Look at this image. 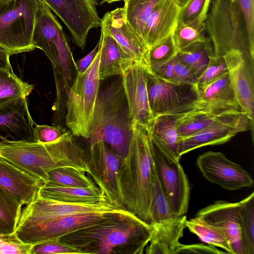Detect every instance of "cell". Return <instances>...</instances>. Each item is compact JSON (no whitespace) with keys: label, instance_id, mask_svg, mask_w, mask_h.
<instances>
[{"label":"cell","instance_id":"d590c367","mask_svg":"<svg viewBox=\"0 0 254 254\" xmlns=\"http://www.w3.org/2000/svg\"><path fill=\"white\" fill-rule=\"evenodd\" d=\"M176 216H178L173 212L157 175L149 210V223L152 226Z\"/></svg>","mask_w":254,"mask_h":254},{"label":"cell","instance_id":"6da1fadb","mask_svg":"<svg viewBox=\"0 0 254 254\" xmlns=\"http://www.w3.org/2000/svg\"><path fill=\"white\" fill-rule=\"evenodd\" d=\"M153 227L132 213L67 234L59 241L81 254H142Z\"/></svg>","mask_w":254,"mask_h":254},{"label":"cell","instance_id":"9a60e30c","mask_svg":"<svg viewBox=\"0 0 254 254\" xmlns=\"http://www.w3.org/2000/svg\"><path fill=\"white\" fill-rule=\"evenodd\" d=\"M240 208L241 201L218 200L199 210L195 216L220 230L228 240L234 254H251L243 235Z\"/></svg>","mask_w":254,"mask_h":254},{"label":"cell","instance_id":"d6a6232c","mask_svg":"<svg viewBox=\"0 0 254 254\" xmlns=\"http://www.w3.org/2000/svg\"><path fill=\"white\" fill-rule=\"evenodd\" d=\"M22 205L0 187V234L15 232L20 220Z\"/></svg>","mask_w":254,"mask_h":254},{"label":"cell","instance_id":"30bf717a","mask_svg":"<svg viewBox=\"0 0 254 254\" xmlns=\"http://www.w3.org/2000/svg\"><path fill=\"white\" fill-rule=\"evenodd\" d=\"M156 172L174 214L180 216L188 211L190 186L179 160L160 140L150 135Z\"/></svg>","mask_w":254,"mask_h":254},{"label":"cell","instance_id":"277c9868","mask_svg":"<svg viewBox=\"0 0 254 254\" xmlns=\"http://www.w3.org/2000/svg\"><path fill=\"white\" fill-rule=\"evenodd\" d=\"M33 44L45 53L52 64L56 89L53 108L64 112L78 70L62 25L42 0H38Z\"/></svg>","mask_w":254,"mask_h":254},{"label":"cell","instance_id":"e575fe53","mask_svg":"<svg viewBox=\"0 0 254 254\" xmlns=\"http://www.w3.org/2000/svg\"><path fill=\"white\" fill-rule=\"evenodd\" d=\"M86 174L71 168H58L48 172L46 181L66 187L81 188L97 187Z\"/></svg>","mask_w":254,"mask_h":254},{"label":"cell","instance_id":"7bdbcfd3","mask_svg":"<svg viewBox=\"0 0 254 254\" xmlns=\"http://www.w3.org/2000/svg\"><path fill=\"white\" fill-rule=\"evenodd\" d=\"M174 80L183 83L195 85L198 76L190 67L182 63L177 55L174 58L173 66Z\"/></svg>","mask_w":254,"mask_h":254},{"label":"cell","instance_id":"c3c4849f","mask_svg":"<svg viewBox=\"0 0 254 254\" xmlns=\"http://www.w3.org/2000/svg\"><path fill=\"white\" fill-rule=\"evenodd\" d=\"M190 0H175L176 3L180 8L185 6Z\"/></svg>","mask_w":254,"mask_h":254},{"label":"cell","instance_id":"4dcf8cb0","mask_svg":"<svg viewBox=\"0 0 254 254\" xmlns=\"http://www.w3.org/2000/svg\"><path fill=\"white\" fill-rule=\"evenodd\" d=\"M212 55V48L207 36L204 41L193 43L177 53L179 60L192 69L198 77L206 68Z\"/></svg>","mask_w":254,"mask_h":254},{"label":"cell","instance_id":"7c38bea8","mask_svg":"<svg viewBox=\"0 0 254 254\" xmlns=\"http://www.w3.org/2000/svg\"><path fill=\"white\" fill-rule=\"evenodd\" d=\"M147 90L153 118L187 112L197 98L195 85L166 80L153 73L148 75Z\"/></svg>","mask_w":254,"mask_h":254},{"label":"cell","instance_id":"7402d4cb","mask_svg":"<svg viewBox=\"0 0 254 254\" xmlns=\"http://www.w3.org/2000/svg\"><path fill=\"white\" fill-rule=\"evenodd\" d=\"M44 183L0 157V187L22 205L32 201Z\"/></svg>","mask_w":254,"mask_h":254},{"label":"cell","instance_id":"7dc6e473","mask_svg":"<svg viewBox=\"0 0 254 254\" xmlns=\"http://www.w3.org/2000/svg\"><path fill=\"white\" fill-rule=\"evenodd\" d=\"M9 52L0 45V69L12 70L9 62Z\"/></svg>","mask_w":254,"mask_h":254},{"label":"cell","instance_id":"b9f144b4","mask_svg":"<svg viewBox=\"0 0 254 254\" xmlns=\"http://www.w3.org/2000/svg\"><path fill=\"white\" fill-rule=\"evenodd\" d=\"M211 0H190L181 9L178 24L189 23L195 19L204 9L208 8Z\"/></svg>","mask_w":254,"mask_h":254},{"label":"cell","instance_id":"f6af8a7d","mask_svg":"<svg viewBox=\"0 0 254 254\" xmlns=\"http://www.w3.org/2000/svg\"><path fill=\"white\" fill-rule=\"evenodd\" d=\"M223 252L218 250L216 247L208 244H193L190 245L181 244L178 248L177 254H225Z\"/></svg>","mask_w":254,"mask_h":254},{"label":"cell","instance_id":"484cf974","mask_svg":"<svg viewBox=\"0 0 254 254\" xmlns=\"http://www.w3.org/2000/svg\"><path fill=\"white\" fill-rule=\"evenodd\" d=\"M100 27L102 48L99 77L101 81L112 76H121L128 66L120 45L105 28Z\"/></svg>","mask_w":254,"mask_h":254},{"label":"cell","instance_id":"8fae6325","mask_svg":"<svg viewBox=\"0 0 254 254\" xmlns=\"http://www.w3.org/2000/svg\"><path fill=\"white\" fill-rule=\"evenodd\" d=\"M86 157L89 175L102 193L111 204L126 209L119 181V171L123 158L102 142L89 144Z\"/></svg>","mask_w":254,"mask_h":254},{"label":"cell","instance_id":"83f0119b","mask_svg":"<svg viewBox=\"0 0 254 254\" xmlns=\"http://www.w3.org/2000/svg\"><path fill=\"white\" fill-rule=\"evenodd\" d=\"M150 134L158 138L180 160L178 152L180 137L177 114L160 115L154 118L147 127Z\"/></svg>","mask_w":254,"mask_h":254},{"label":"cell","instance_id":"f546056e","mask_svg":"<svg viewBox=\"0 0 254 254\" xmlns=\"http://www.w3.org/2000/svg\"><path fill=\"white\" fill-rule=\"evenodd\" d=\"M208 9L209 8L204 9L195 19L189 23L177 25L173 34L178 51L205 40V22Z\"/></svg>","mask_w":254,"mask_h":254},{"label":"cell","instance_id":"f35d334b","mask_svg":"<svg viewBox=\"0 0 254 254\" xmlns=\"http://www.w3.org/2000/svg\"><path fill=\"white\" fill-rule=\"evenodd\" d=\"M228 72L223 57L211 55L208 64L197 78L196 87L208 84Z\"/></svg>","mask_w":254,"mask_h":254},{"label":"cell","instance_id":"7a4b0ae2","mask_svg":"<svg viewBox=\"0 0 254 254\" xmlns=\"http://www.w3.org/2000/svg\"><path fill=\"white\" fill-rule=\"evenodd\" d=\"M156 176L149 132L132 123L128 151L119 171L120 185L125 209L149 224Z\"/></svg>","mask_w":254,"mask_h":254},{"label":"cell","instance_id":"4316f807","mask_svg":"<svg viewBox=\"0 0 254 254\" xmlns=\"http://www.w3.org/2000/svg\"><path fill=\"white\" fill-rule=\"evenodd\" d=\"M235 111H239L192 109L177 113L179 135L181 138L191 135Z\"/></svg>","mask_w":254,"mask_h":254},{"label":"cell","instance_id":"ac0fdd59","mask_svg":"<svg viewBox=\"0 0 254 254\" xmlns=\"http://www.w3.org/2000/svg\"><path fill=\"white\" fill-rule=\"evenodd\" d=\"M149 73H152L143 66L134 64L121 75L131 122L147 128L154 118L147 90Z\"/></svg>","mask_w":254,"mask_h":254},{"label":"cell","instance_id":"681fc988","mask_svg":"<svg viewBox=\"0 0 254 254\" xmlns=\"http://www.w3.org/2000/svg\"><path fill=\"white\" fill-rule=\"evenodd\" d=\"M96 1L100 0L102 2H107V3H112L116 1H119L121 0H95Z\"/></svg>","mask_w":254,"mask_h":254},{"label":"cell","instance_id":"52a82bcc","mask_svg":"<svg viewBox=\"0 0 254 254\" xmlns=\"http://www.w3.org/2000/svg\"><path fill=\"white\" fill-rule=\"evenodd\" d=\"M96 55L83 73L78 72L70 87L66 102L65 123L74 136L88 139L100 90L99 63L102 43Z\"/></svg>","mask_w":254,"mask_h":254},{"label":"cell","instance_id":"d4e9b609","mask_svg":"<svg viewBox=\"0 0 254 254\" xmlns=\"http://www.w3.org/2000/svg\"><path fill=\"white\" fill-rule=\"evenodd\" d=\"M40 197L68 202H96L108 201L98 187L81 188L59 185L46 181L40 187Z\"/></svg>","mask_w":254,"mask_h":254},{"label":"cell","instance_id":"f907efd6","mask_svg":"<svg viewBox=\"0 0 254 254\" xmlns=\"http://www.w3.org/2000/svg\"><path fill=\"white\" fill-rule=\"evenodd\" d=\"M3 0H0V2L2 1Z\"/></svg>","mask_w":254,"mask_h":254},{"label":"cell","instance_id":"1f68e13d","mask_svg":"<svg viewBox=\"0 0 254 254\" xmlns=\"http://www.w3.org/2000/svg\"><path fill=\"white\" fill-rule=\"evenodd\" d=\"M186 228L196 235L203 243L219 247L227 253L234 254L228 240L223 233L216 227L202 219L195 216L186 222Z\"/></svg>","mask_w":254,"mask_h":254},{"label":"cell","instance_id":"4fadbf2b","mask_svg":"<svg viewBox=\"0 0 254 254\" xmlns=\"http://www.w3.org/2000/svg\"><path fill=\"white\" fill-rule=\"evenodd\" d=\"M254 122L242 111H235L197 132L181 137L178 143L180 157L196 148L225 143L238 133L252 129Z\"/></svg>","mask_w":254,"mask_h":254},{"label":"cell","instance_id":"816d5d0a","mask_svg":"<svg viewBox=\"0 0 254 254\" xmlns=\"http://www.w3.org/2000/svg\"><path fill=\"white\" fill-rule=\"evenodd\" d=\"M232 0V1H235V0Z\"/></svg>","mask_w":254,"mask_h":254},{"label":"cell","instance_id":"2e32d148","mask_svg":"<svg viewBox=\"0 0 254 254\" xmlns=\"http://www.w3.org/2000/svg\"><path fill=\"white\" fill-rule=\"evenodd\" d=\"M109 201L68 202L37 196L21 210L19 221H47L72 215L116 211Z\"/></svg>","mask_w":254,"mask_h":254},{"label":"cell","instance_id":"60d3db41","mask_svg":"<svg viewBox=\"0 0 254 254\" xmlns=\"http://www.w3.org/2000/svg\"><path fill=\"white\" fill-rule=\"evenodd\" d=\"M81 254L76 248L59 240L50 241L32 245L30 254Z\"/></svg>","mask_w":254,"mask_h":254},{"label":"cell","instance_id":"cb8c5ba5","mask_svg":"<svg viewBox=\"0 0 254 254\" xmlns=\"http://www.w3.org/2000/svg\"><path fill=\"white\" fill-rule=\"evenodd\" d=\"M187 216H176L152 225L153 232L149 244L145 249L147 254H177L186 228Z\"/></svg>","mask_w":254,"mask_h":254},{"label":"cell","instance_id":"8992f818","mask_svg":"<svg viewBox=\"0 0 254 254\" xmlns=\"http://www.w3.org/2000/svg\"><path fill=\"white\" fill-rule=\"evenodd\" d=\"M205 24L214 56L222 57L238 51L254 63V48L250 45L237 0H211Z\"/></svg>","mask_w":254,"mask_h":254},{"label":"cell","instance_id":"e0dca14e","mask_svg":"<svg viewBox=\"0 0 254 254\" xmlns=\"http://www.w3.org/2000/svg\"><path fill=\"white\" fill-rule=\"evenodd\" d=\"M196 164L207 181L226 190H236L253 185L250 175L221 152H204L198 157Z\"/></svg>","mask_w":254,"mask_h":254},{"label":"cell","instance_id":"ee69618b","mask_svg":"<svg viewBox=\"0 0 254 254\" xmlns=\"http://www.w3.org/2000/svg\"><path fill=\"white\" fill-rule=\"evenodd\" d=\"M67 130L59 125H35V134L38 142L48 143L55 141Z\"/></svg>","mask_w":254,"mask_h":254},{"label":"cell","instance_id":"ba28073f","mask_svg":"<svg viewBox=\"0 0 254 254\" xmlns=\"http://www.w3.org/2000/svg\"><path fill=\"white\" fill-rule=\"evenodd\" d=\"M38 0L0 2V45L10 55L35 49L33 35Z\"/></svg>","mask_w":254,"mask_h":254},{"label":"cell","instance_id":"5bb4252c","mask_svg":"<svg viewBox=\"0 0 254 254\" xmlns=\"http://www.w3.org/2000/svg\"><path fill=\"white\" fill-rule=\"evenodd\" d=\"M100 27L105 28L120 45L128 67L139 64L152 73L149 50L127 21L123 7L106 12L101 18Z\"/></svg>","mask_w":254,"mask_h":254},{"label":"cell","instance_id":"bcb514c9","mask_svg":"<svg viewBox=\"0 0 254 254\" xmlns=\"http://www.w3.org/2000/svg\"><path fill=\"white\" fill-rule=\"evenodd\" d=\"M99 42L94 48L87 55L76 62L78 72L83 73L85 71L91 64L97 53Z\"/></svg>","mask_w":254,"mask_h":254},{"label":"cell","instance_id":"ab89813d","mask_svg":"<svg viewBox=\"0 0 254 254\" xmlns=\"http://www.w3.org/2000/svg\"><path fill=\"white\" fill-rule=\"evenodd\" d=\"M32 246L23 243L15 233L0 234V254H30Z\"/></svg>","mask_w":254,"mask_h":254},{"label":"cell","instance_id":"44dd1931","mask_svg":"<svg viewBox=\"0 0 254 254\" xmlns=\"http://www.w3.org/2000/svg\"><path fill=\"white\" fill-rule=\"evenodd\" d=\"M196 90L197 98L190 105L189 111L195 109L241 111L228 72L208 84L196 87Z\"/></svg>","mask_w":254,"mask_h":254},{"label":"cell","instance_id":"5b68a950","mask_svg":"<svg viewBox=\"0 0 254 254\" xmlns=\"http://www.w3.org/2000/svg\"><path fill=\"white\" fill-rule=\"evenodd\" d=\"M131 124L122 77L119 76L99 90L87 139L89 144L104 142L124 158L128 151Z\"/></svg>","mask_w":254,"mask_h":254},{"label":"cell","instance_id":"d6986e66","mask_svg":"<svg viewBox=\"0 0 254 254\" xmlns=\"http://www.w3.org/2000/svg\"><path fill=\"white\" fill-rule=\"evenodd\" d=\"M26 98H19L0 106V141L38 142L36 124L30 114Z\"/></svg>","mask_w":254,"mask_h":254},{"label":"cell","instance_id":"3957f363","mask_svg":"<svg viewBox=\"0 0 254 254\" xmlns=\"http://www.w3.org/2000/svg\"><path fill=\"white\" fill-rule=\"evenodd\" d=\"M67 130L48 143L0 141V157L44 182L48 172L58 168H71L88 174L86 153Z\"/></svg>","mask_w":254,"mask_h":254},{"label":"cell","instance_id":"836d02e7","mask_svg":"<svg viewBox=\"0 0 254 254\" xmlns=\"http://www.w3.org/2000/svg\"><path fill=\"white\" fill-rule=\"evenodd\" d=\"M34 86L23 81L12 70L0 69V106L14 99L27 97Z\"/></svg>","mask_w":254,"mask_h":254},{"label":"cell","instance_id":"f1b7e54d","mask_svg":"<svg viewBox=\"0 0 254 254\" xmlns=\"http://www.w3.org/2000/svg\"><path fill=\"white\" fill-rule=\"evenodd\" d=\"M161 0H124L123 8L126 19L144 42L143 33L145 24L155 7Z\"/></svg>","mask_w":254,"mask_h":254},{"label":"cell","instance_id":"9c48e42d","mask_svg":"<svg viewBox=\"0 0 254 254\" xmlns=\"http://www.w3.org/2000/svg\"><path fill=\"white\" fill-rule=\"evenodd\" d=\"M121 209L72 215L47 221H19L15 233L23 243L32 245L59 240L62 237L130 213Z\"/></svg>","mask_w":254,"mask_h":254},{"label":"cell","instance_id":"8d00e7d4","mask_svg":"<svg viewBox=\"0 0 254 254\" xmlns=\"http://www.w3.org/2000/svg\"><path fill=\"white\" fill-rule=\"evenodd\" d=\"M240 215L246 243L254 254V192L241 201Z\"/></svg>","mask_w":254,"mask_h":254},{"label":"cell","instance_id":"ffe728a7","mask_svg":"<svg viewBox=\"0 0 254 254\" xmlns=\"http://www.w3.org/2000/svg\"><path fill=\"white\" fill-rule=\"evenodd\" d=\"M222 57L241 110L254 122V63L238 51L230 52Z\"/></svg>","mask_w":254,"mask_h":254},{"label":"cell","instance_id":"603a6c76","mask_svg":"<svg viewBox=\"0 0 254 254\" xmlns=\"http://www.w3.org/2000/svg\"><path fill=\"white\" fill-rule=\"evenodd\" d=\"M181 9L175 0H161L156 5L144 30L143 39L149 50L173 33Z\"/></svg>","mask_w":254,"mask_h":254},{"label":"cell","instance_id":"74e56055","mask_svg":"<svg viewBox=\"0 0 254 254\" xmlns=\"http://www.w3.org/2000/svg\"><path fill=\"white\" fill-rule=\"evenodd\" d=\"M178 52L172 33L149 49L150 68L168 62L177 55Z\"/></svg>","mask_w":254,"mask_h":254}]
</instances>
